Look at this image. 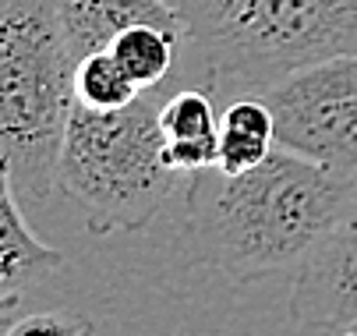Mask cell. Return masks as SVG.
I'll use <instances>...</instances> for the list:
<instances>
[{"label": "cell", "instance_id": "cell-8", "mask_svg": "<svg viewBox=\"0 0 357 336\" xmlns=\"http://www.w3.org/2000/svg\"><path fill=\"white\" fill-rule=\"evenodd\" d=\"M160 131H163V160L181 177H195L216 167L220 110L213 107V89L184 85L163 96Z\"/></svg>", "mask_w": 357, "mask_h": 336}, {"label": "cell", "instance_id": "cell-13", "mask_svg": "<svg viewBox=\"0 0 357 336\" xmlns=\"http://www.w3.org/2000/svg\"><path fill=\"white\" fill-rule=\"evenodd\" d=\"M96 326L75 315L61 312H22L11 326V336H32V333H50V336H68V333H92Z\"/></svg>", "mask_w": 357, "mask_h": 336}, {"label": "cell", "instance_id": "cell-3", "mask_svg": "<svg viewBox=\"0 0 357 336\" xmlns=\"http://www.w3.org/2000/svg\"><path fill=\"white\" fill-rule=\"evenodd\" d=\"M163 85L145 89L121 110L75 103L57 160V188L82 209L99 237L138 230L181 188V174L163 160L160 107Z\"/></svg>", "mask_w": 357, "mask_h": 336}, {"label": "cell", "instance_id": "cell-4", "mask_svg": "<svg viewBox=\"0 0 357 336\" xmlns=\"http://www.w3.org/2000/svg\"><path fill=\"white\" fill-rule=\"evenodd\" d=\"M75 110V57L54 0H0V156L18 195L43 206Z\"/></svg>", "mask_w": 357, "mask_h": 336}, {"label": "cell", "instance_id": "cell-12", "mask_svg": "<svg viewBox=\"0 0 357 336\" xmlns=\"http://www.w3.org/2000/svg\"><path fill=\"white\" fill-rule=\"evenodd\" d=\"M142 89L124 75L110 50H96L75 64V103L92 110H121L135 103Z\"/></svg>", "mask_w": 357, "mask_h": 336}, {"label": "cell", "instance_id": "cell-7", "mask_svg": "<svg viewBox=\"0 0 357 336\" xmlns=\"http://www.w3.org/2000/svg\"><path fill=\"white\" fill-rule=\"evenodd\" d=\"M54 15L75 64L110 43L131 25H160L184 39V18L174 0H54Z\"/></svg>", "mask_w": 357, "mask_h": 336}, {"label": "cell", "instance_id": "cell-11", "mask_svg": "<svg viewBox=\"0 0 357 336\" xmlns=\"http://www.w3.org/2000/svg\"><path fill=\"white\" fill-rule=\"evenodd\" d=\"M181 36L160 25H131L124 29L114 43L110 54L124 68V75L145 92V89H160L167 85L177 57H181Z\"/></svg>", "mask_w": 357, "mask_h": 336}, {"label": "cell", "instance_id": "cell-5", "mask_svg": "<svg viewBox=\"0 0 357 336\" xmlns=\"http://www.w3.org/2000/svg\"><path fill=\"white\" fill-rule=\"evenodd\" d=\"M276 146L357 177V54L304 64L269 89Z\"/></svg>", "mask_w": 357, "mask_h": 336}, {"label": "cell", "instance_id": "cell-10", "mask_svg": "<svg viewBox=\"0 0 357 336\" xmlns=\"http://www.w3.org/2000/svg\"><path fill=\"white\" fill-rule=\"evenodd\" d=\"M276 149V114L259 92H241L220 110L216 170L244 174Z\"/></svg>", "mask_w": 357, "mask_h": 336}, {"label": "cell", "instance_id": "cell-2", "mask_svg": "<svg viewBox=\"0 0 357 336\" xmlns=\"http://www.w3.org/2000/svg\"><path fill=\"white\" fill-rule=\"evenodd\" d=\"M209 89L262 92L283 75L357 54V0H174Z\"/></svg>", "mask_w": 357, "mask_h": 336}, {"label": "cell", "instance_id": "cell-1", "mask_svg": "<svg viewBox=\"0 0 357 336\" xmlns=\"http://www.w3.org/2000/svg\"><path fill=\"white\" fill-rule=\"evenodd\" d=\"M357 206V177L276 146L259 167L188 177V223L198 255L230 280L297 269Z\"/></svg>", "mask_w": 357, "mask_h": 336}, {"label": "cell", "instance_id": "cell-9", "mask_svg": "<svg viewBox=\"0 0 357 336\" xmlns=\"http://www.w3.org/2000/svg\"><path fill=\"white\" fill-rule=\"evenodd\" d=\"M18 199L11 163L0 156V301L22 298L64 266V255L25 223Z\"/></svg>", "mask_w": 357, "mask_h": 336}, {"label": "cell", "instance_id": "cell-6", "mask_svg": "<svg viewBox=\"0 0 357 336\" xmlns=\"http://www.w3.org/2000/svg\"><path fill=\"white\" fill-rule=\"evenodd\" d=\"M290 322L304 333L357 336V206L294 269Z\"/></svg>", "mask_w": 357, "mask_h": 336}]
</instances>
